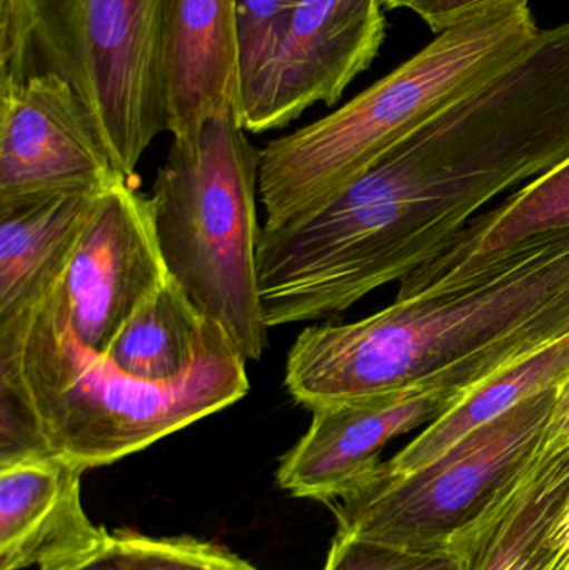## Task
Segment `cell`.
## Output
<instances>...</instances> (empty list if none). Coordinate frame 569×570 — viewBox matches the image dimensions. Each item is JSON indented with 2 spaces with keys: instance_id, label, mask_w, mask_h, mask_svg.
<instances>
[{
  "instance_id": "6da1fadb",
  "label": "cell",
  "mask_w": 569,
  "mask_h": 570,
  "mask_svg": "<svg viewBox=\"0 0 569 570\" xmlns=\"http://www.w3.org/2000/svg\"><path fill=\"white\" fill-rule=\"evenodd\" d=\"M569 156V22L540 29L370 170L264 226L267 328L340 314L440 256L491 200Z\"/></svg>"
},
{
  "instance_id": "7a4b0ae2",
  "label": "cell",
  "mask_w": 569,
  "mask_h": 570,
  "mask_svg": "<svg viewBox=\"0 0 569 570\" xmlns=\"http://www.w3.org/2000/svg\"><path fill=\"white\" fill-rule=\"evenodd\" d=\"M569 335V229L398 294L373 315L297 335L284 384L311 412L433 381L484 382Z\"/></svg>"
},
{
  "instance_id": "3957f363",
  "label": "cell",
  "mask_w": 569,
  "mask_h": 570,
  "mask_svg": "<svg viewBox=\"0 0 569 570\" xmlns=\"http://www.w3.org/2000/svg\"><path fill=\"white\" fill-rule=\"evenodd\" d=\"M247 358L224 337L189 374L154 384L124 374L73 331L62 279L0 322V465L57 455L110 465L236 404Z\"/></svg>"
},
{
  "instance_id": "277c9868",
  "label": "cell",
  "mask_w": 569,
  "mask_h": 570,
  "mask_svg": "<svg viewBox=\"0 0 569 570\" xmlns=\"http://www.w3.org/2000/svg\"><path fill=\"white\" fill-rule=\"evenodd\" d=\"M538 32L530 0L481 10L438 32L330 116L267 144L259 169L267 226L303 214L363 176L441 107L513 59Z\"/></svg>"
},
{
  "instance_id": "5b68a950",
  "label": "cell",
  "mask_w": 569,
  "mask_h": 570,
  "mask_svg": "<svg viewBox=\"0 0 569 570\" xmlns=\"http://www.w3.org/2000/svg\"><path fill=\"white\" fill-rule=\"evenodd\" d=\"M261 160L234 107H223L193 136L173 140L150 196L170 279L247 361L267 347L257 287Z\"/></svg>"
},
{
  "instance_id": "8992f818",
  "label": "cell",
  "mask_w": 569,
  "mask_h": 570,
  "mask_svg": "<svg viewBox=\"0 0 569 570\" xmlns=\"http://www.w3.org/2000/svg\"><path fill=\"white\" fill-rule=\"evenodd\" d=\"M167 0H0V83L52 73L89 110L120 173L167 130Z\"/></svg>"
},
{
  "instance_id": "52a82bcc",
  "label": "cell",
  "mask_w": 569,
  "mask_h": 570,
  "mask_svg": "<svg viewBox=\"0 0 569 570\" xmlns=\"http://www.w3.org/2000/svg\"><path fill=\"white\" fill-rule=\"evenodd\" d=\"M557 392H545L408 475L374 472L333 502L337 534L404 549H444L481 518L543 445Z\"/></svg>"
},
{
  "instance_id": "ba28073f",
  "label": "cell",
  "mask_w": 569,
  "mask_h": 570,
  "mask_svg": "<svg viewBox=\"0 0 569 570\" xmlns=\"http://www.w3.org/2000/svg\"><path fill=\"white\" fill-rule=\"evenodd\" d=\"M383 9V0H301L276 59L234 109L241 127L267 132L336 104L380 52Z\"/></svg>"
},
{
  "instance_id": "9c48e42d",
  "label": "cell",
  "mask_w": 569,
  "mask_h": 570,
  "mask_svg": "<svg viewBox=\"0 0 569 570\" xmlns=\"http://www.w3.org/2000/svg\"><path fill=\"white\" fill-rule=\"evenodd\" d=\"M129 180L76 90L52 73L0 83V203Z\"/></svg>"
},
{
  "instance_id": "30bf717a",
  "label": "cell",
  "mask_w": 569,
  "mask_h": 570,
  "mask_svg": "<svg viewBox=\"0 0 569 570\" xmlns=\"http://www.w3.org/2000/svg\"><path fill=\"white\" fill-rule=\"evenodd\" d=\"M167 281L150 197L120 180L100 194L62 277L73 331L106 355L124 325Z\"/></svg>"
},
{
  "instance_id": "8fae6325",
  "label": "cell",
  "mask_w": 569,
  "mask_h": 570,
  "mask_svg": "<svg viewBox=\"0 0 569 570\" xmlns=\"http://www.w3.org/2000/svg\"><path fill=\"white\" fill-rule=\"evenodd\" d=\"M473 391L460 382L433 381L316 409L306 434L281 461L277 482L294 498L333 504L376 472L391 441L426 428Z\"/></svg>"
},
{
  "instance_id": "7c38bea8",
  "label": "cell",
  "mask_w": 569,
  "mask_h": 570,
  "mask_svg": "<svg viewBox=\"0 0 569 570\" xmlns=\"http://www.w3.org/2000/svg\"><path fill=\"white\" fill-rule=\"evenodd\" d=\"M84 472L57 455L0 468V570L62 569L110 538L84 511Z\"/></svg>"
},
{
  "instance_id": "4fadbf2b",
  "label": "cell",
  "mask_w": 569,
  "mask_h": 570,
  "mask_svg": "<svg viewBox=\"0 0 569 570\" xmlns=\"http://www.w3.org/2000/svg\"><path fill=\"white\" fill-rule=\"evenodd\" d=\"M569 499V431L548 429L513 485L447 548L460 570H550V534Z\"/></svg>"
},
{
  "instance_id": "5bb4252c",
  "label": "cell",
  "mask_w": 569,
  "mask_h": 570,
  "mask_svg": "<svg viewBox=\"0 0 569 570\" xmlns=\"http://www.w3.org/2000/svg\"><path fill=\"white\" fill-rule=\"evenodd\" d=\"M167 132L193 136L239 94L236 0H167L164 32Z\"/></svg>"
},
{
  "instance_id": "9a60e30c",
  "label": "cell",
  "mask_w": 569,
  "mask_h": 570,
  "mask_svg": "<svg viewBox=\"0 0 569 570\" xmlns=\"http://www.w3.org/2000/svg\"><path fill=\"white\" fill-rule=\"evenodd\" d=\"M102 193L0 203V322L26 311L62 279Z\"/></svg>"
},
{
  "instance_id": "2e32d148",
  "label": "cell",
  "mask_w": 569,
  "mask_h": 570,
  "mask_svg": "<svg viewBox=\"0 0 569 570\" xmlns=\"http://www.w3.org/2000/svg\"><path fill=\"white\" fill-rule=\"evenodd\" d=\"M568 377L569 335L484 382L426 425L394 458L381 462L377 471L393 478L420 471L471 432L504 417L537 395L560 389Z\"/></svg>"
},
{
  "instance_id": "e0dca14e",
  "label": "cell",
  "mask_w": 569,
  "mask_h": 570,
  "mask_svg": "<svg viewBox=\"0 0 569 570\" xmlns=\"http://www.w3.org/2000/svg\"><path fill=\"white\" fill-rule=\"evenodd\" d=\"M224 337L229 335L204 317L169 277L124 325L106 355L130 377L170 384L189 374Z\"/></svg>"
},
{
  "instance_id": "ac0fdd59",
  "label": "cell",
  "mask_w": 569,
  "mask_h": 570,
  "mask_svg": "<svg viewBox=\"0 0 569 570\" xmlns=\"http://www.w3.org/2000/svg\"><path fill=\"white\" fill-rule=\"evenodd\" d=\"M565 229H569V156L523 184L500 206L474 217L440 256L401 281L398 294L418 291L521 240Z\"/></svg>"
},
{
  "instance_id": "d6986e66",
  "label": "cell",
  "mask_w": 569,
  "mask_h": 570,
  "mask_svg": "<svg viewBox=\"0 0 569 570\" xmlns=\"http://www.w3.org/2000/svg\"><path fill=\"white\" fill-rule=\"evenodd\" d=\"M301 0H236L239 47V94H244L271 66L286 39ZM234 106V109H236Z\"/></svg>"
},
{
  "instance_id": "ffe728a7",
  "label": "cell",
  "mask_w": 569,
  "mask_h": 570,
  "mask_svg": "<svg viewBox=\"0 0 569 570\" xmlns=\"http://www.w3.org/2000/svg\"><path fill=\"white\" fill-rule=\"evenodd\" d=\"M122 552V570H257L217 546L193 538L154 539L116 534Z\"/></svg>"
},
{
  "instance_id": "44dd1931",
  "label": "cell",
  "mask_w": 569,
  "mask_h": 570,
  "mask_svg": "<svg viewBox=\"0 0 569 570\" xmlns=\"http://www.w3.org/2000/svg\"><path fill=\"white\" fill-rule=\"evenodd\" d=\"M324 570H460L450 549H404L336 535Z\"/></svg>"
},
{
  "instance_id": "7402d4cb",
  "label": "cell",
  "mask_w": 569,
  "mask_h": 570,
  "mask_svg": "<svg viewBox=\"0 0 569 570\" xmlns=\"http://www.w3.org/2000/svg\"><path fill=\"white\" fill-rule=\"evenodd\" d=\"M508 2L513 0H408L404 9L421 17L434 32H441L473 13Z\"/></svg>"
},
{
  "instance_id": "603a6c76",
  "label": "cell",
  "mask_w": 569,
  "mask_h": 570,
  "mask_svg": "<svg viewBox=\"0 0 569 570\" xmlns=\"http://www.w3.org/2000/svg\"><path fill=\"white\" fill-rule=\"evenodd\" d=\"M57 570H122V552L119 539L110 535L106 542L90 554L84 556L79 561Z\"/></svg>"
},
{
  "instance_id": "cb8c5ba5",
  "label": "cell",
  "mask_w": 569,
  "mask_h": 570,
  "mask_svg": "<svg viewBox=\"0 0 569 570\" xmlns=\"http://www.w3.org/2000/svg\"><path fill=\"white\" fill-rule=\"evenodd\" d=\"M550 541L553 549L550 570H569V499L555 521Z\"/></svg>"
},
{
  "instance_id": "d4e9b609",
  "label": "cell",
  "mask_w": 569,
  "mask_h": 570,
  "mask_svg": "<svg viewBox=\"0 0 569 570\" xmlns=\"http://www.w3.org/2000/svg\"><path fill=\"white\" fill-rule=\"evenodd\" d=\"M548 429L553 432L569 431V377L558 389L557 402H555L553 414H551Z\"/></svg>"
},
{
  "instance_id": "484cf974",
  "label": "cell",
  "mask_w": 569,
  "mask_h": 570,
  "mask_svg": "<svg viewBox=\"0 0 569 570\" xmlns=\"http://www.w3.org/2000/svg\"><path fill=\"white\" fill-rule=\"evenodd\" d=\"M408 0H383L384 9H404Z\"/></svg>"
}]
</instances>
